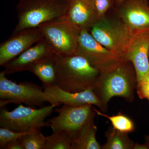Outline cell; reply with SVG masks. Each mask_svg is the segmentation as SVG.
Returning a JSON list of instances; mask_svg holds the SVG:
<instances>
[{
	"label": "cell",
	"instance_id": "1",
	"mask_svg": "<svg viewBox=\"0 0 149 149\" xmlns=\"http://www.w3.org/2000/svg\"><path fill=\"white\" fill-rule=\"evenodd\" d=\"M55 59L56 85L66 92L77 93L93 89L101 73L79 54H55Z\"/></svg>",
	"mask_w": 149,
	"mask_h": 149
},
{
	"label": "cell",
	"instance_id": "2",
	"mask_svg": "<svg viewBox=\"0 0 149 149\" xmlns=\"http://www.w3.org/2000/svg\"><path fill=\"white\" fill-rule=\"evenodd\" d=\"M136 70L132 63L123 60L115 68L101 73L93 91L107 111L108 104L114 97H120L131 102L137 89Z\"/></svg>",
	"mask_w": 149,
	"mask_h": 149
},
{
	"label": "cell",
	"instance_id": "3",
	"mask_svg": "<svg viewBox=\"0 0 149 149\" xmlns=\"http://www.w3.org/2000/svg\"><path fill=\"white\" fill-rule=\"evenodd\" d=\"M68 4L69 0H19L16 6L18 21L12 35L64 17Z\"/></svg>",
	"mask_w": 149,
	"mask_h": 149
},
{
	"label": "cell",
	"instance_id": "4",
	"mask_svg": "<svg viewBox=\"0 0 149 149\" xmlns=\"http://www.w3.org/2000/svg\"><path fill=\"white\" fill-rule=\"evenodd\" d=\"M4 71L0 72V107L8 104H24L28 107H42L45 103L58 106L61 103L53 96L46 93L42 88L30 82L17 84L6 77Z\"/></svg>",
	"mask_w": 149,
	"mask_h": 149
},
{
	"label": "cell",
	"instance_id": "5",
	"mask_svg": "<svg viewBox=\"0 0 149 149\" xmlns=\"http://www.w3.org/2000/svg\"><path fill=\"white\" fill-rule=\"evenodd\" d=\"M55 105L35 108L20 104L13 110L8 111L4 107L1 108L0 127L15 132L27 133L43 127H49L46 118L51 115Z\"/></svg>",
	"mask_w": 149,
	"mask_h": 149
},
{
	"label": "cell",
	"instance_id": "6",
	"mask_svg": "<svg viewBox=\"0 0 149 149\" xmlns=\"http://www.w3.org/2000/svg\"><path fill=\"white\" fill-rule=\"evenodd\" d=\"M89 31L95 40L123 59L132 32L117 16L111 18L106 15Z\"/></svg>",
	"mask_w": 149,
	"mask_h": 149
},
{
	"label": "cell",
	"instance_id": "7",
	"mask_svg": "<svg viewBox=\"0 0 149 149\" xmlns=\"http://www.w3.org/2000/svg\"><path fill=\"white\" fill-rule=\"evenodd\" d=\"M38 27L55 54L68 55L77 52L80 30L65 17L43 23Z\"/></svg>",
	"mask_w": 149,
	"mask_h": 149
},
{
	"label": "cell",
	"instance_id": "8",
	"mask_svg": "<svg viewBox=\"0 0 149 149\" xmlns=\"http://www.w3.org/2000/svg\"><path fill=\"white\" fill-rule=\"evenodd\" d=\"M93 105L88 104L74 106L63 104L61 107L55 108L58 115L47 120L49 127L53 132L65 131L70 135L72 141L83 126L95 118L97 113Z\"/></svg>",
	"mask_w": 149,
	"mask_h": 149
},
{
	"label": "cell",
	"instance_id": "9",
	"mask_svg": "<svg viewBox=\"0 0 149 149\" xmlns=\"http://www.w3.org/2000/svg\"><path fill=\"white\" fill-rule=\"evenodd\" d=\"M76 53L87 59L101 73L113 70L123 60L95 40L87 29L80 30Z\"/></svg>",
	"mask_w": 149,
	"mask_h": 149
},
{
	"label": "cell",
	"instance_id": "10",
	"mask_svg": "<svg viewBox=\"0 0 149 149\" xmlns=\"http://www.w3.org/2000/svg\"><path fill=\"white\" fill-rule=\"evenodd\" d=\"M123 59L133 64L138 85L149 71V27L132 32Z\"/></svg>",
	"mask_w": 149,
	"mask_h": 149
},
{
	"label": "cell",
	"instance_id": "11",
	"mask_svg": "<svg viewBox=\"0 0 149 149\" xmlns=\"http://www.w3.org/2000/svg\"><path fill=\"white\" fill-rule=\"evenodd\" d=\"M43 38L44 35L38 27L11 35L0 45V65L4 66Z\"/></svg>",
	"mask_w": 149,
	"mask_h": 149
},
{
	"label": "cell",
	"instance_id": "12",
	"mask_svg": "<svg viewBox=\"0 0 149 149\" xmlns=\"http://www.w3.org/2000/svg\"><path fill=\"white\" fill-rule=\"evenodd\" d=\"M113 8L118 17L131 32L149 27L148 0H125Z\"/></svg>",
	"mask_w": 149,
	"mask_h": 149
},
{
	"label": "cell",
	"instance_id": "13",
	"mask_svg": "<svg viewBox=\"0 0 149 149\" xmlns=\"http://www.w3.org/2000/svg\"><path fill=\"white\" fill-rule=\"evenodd\" d=\"M52 48L47 41L43 38L35 45L27 49L16 58L9 62L3 67L6 75L28 71L32 65L40 60L54 54Z\"/></svg>",
	"mask_w": 149,
	"mask_h": 149
},
{
	"label": "cell",
	"instance_id": "14",
	"mask_svg": "<svg viewBox=\"0 0 149 149\" xmlns=\"http://www.w3.org/2000/svg\"><path fill=\"white\" fill-rule=\"evenodd\" d=\"M65 18L80 30H90L99 19L93 0H69Z\"/></svg>",
	"mask_w": 149,
	"mask_h": 149
},
{
	"label": "cell",
	"instance_id": "15",
	"mask_svg": "<svg viewBox=\"0 0 149 149\" xmlns=\"http://www.w3.org/2000/svg\"><path fill=\"white\" fill-rule=\"evenodd\" d=\"M44 89L45 92L53 96L62 104L74 106L90 104L98 107L102 111L107 112L101 101L93 92V88L77 93L66 92L56 85L44 87Z\"/></svg>",
	"mask_w": 149,
	"mask_h": 149
},
{
	"label": "cell",
	"instance_id": "16",
	"mask_svg": "<svg viewBox=\"0 0 149 149\" xmlns=\"http://www.w3.org/2000/svg\"><path fill=\"white\" fill-rule=\"evenodd\" d=\"M28 71L40 79L44 88L56 85V68L55 54L37 61L29 68Z\"/></svg>",
	"mask_w": 149,
	"mask_h": 149
},
{
	"label": "cell",
	"instance_id": "17",
	"mask_svg": "<svg viewBox=\"0 0 149 149\" xmlns=\"http://www.w3.org/2000/svg\"><path fill=\"white\" fill-rule=\"evenodd\" d=\"M97 130L93 118L83 126L72 140L71 149H101L102 146L96 139Z\"/></svg>",
	"mask_w": 149,
	"mask_h": 149
},
{
	"label": "cell",
	"instance_id": "18",
	"mask_svg": "<svg viewBox=\"0 0 149 149\" xmlns=\"http://www.w3.org/2000/svg\"><path fill=\"white\" fill-rule=\"evenodd\" d=\"M107 139L101 149H133L135 143L129 138L128 133L121 132L113 126L105 132Z\"/></svg>",
	"mask_w": 149,
	"mask_h": 149
},
{
	"label": "cell",
	"instance_id": "19",
	"mask_svg": "<svg viewBox=\"0 0 149 149\" xmlns=\"http://www.w3.org/2000/svg\"><path fill=\"white\" fill-rule=\"evenodd\" d=\"M72 142V138L68 133L55 131L46 137L44 149H71Z\"/></svg>",
	"mask_w": 149,
	"mask_h": 149
},
{
	"label": "cell",
	"instance_id": "20",
	"mask_svg": "<svg viewBox=\"0 0 149 149\" xmlns=\"http://www.w3.org/2000/svg\"><path fill=\"white\" fill-rule=\"evenodd\" d=\"M94 109L98 115L108 119L111 122L113 127L115 129L121 132L128 133L133 132L135 130V124L133 120L120 112L116 115L109 116L95 109L94 108Z\"/></svg>",
	"mask_w": 149,
	"mask_h": 149
},
{
	"label": "cell",
	"instance_id": "21",
	"mask_svg": "<svg viewBox=\"0 0 149 149\" xmlns=\"http://www.w3.org/2000/svg\"><path fill=\"white\" fill-rule=\"evenodd\" d=\"M40 130H32L19 138L23 149H44L46 137Z\"/></svg>",
	"mask_w": 149,
	"mask_h": 149
},
{
	"label": "cell",
	"instance_id": "22",
	"mask_svg": "<svg viewBox=\"0 0 149 149\" xmlns=\"http://www.w3.org/2000/svg\"><path fill=\"white\" fill-rule=\"evenodd\" d=\"M27 133L15 132L7 128H0V148L5 149L7 144L10 142L19 140Z\"/></svg>",
	"mask_w": 149,
	"mask_h": 149
},
{
	"label": "cell",
	"instance_id": "23",
	"mask_svg": "<svg viewBox=\"0 0 149 149\" xmlns=\"http://www.w3.org/2000/svg\"><path fill=\"white\" fill-rule=\"evenodd\" d=\"M99 19L105 16L108 11L115 6L116 0H93Z\"/></svg>",
	"mask_w": 149,
	"mask_h": 149
},
{
	"label": "cell",
	"instance_id": "24",
	"mask_svg": "<svg viewBox=\"0 0 149 149\" xmlns=\"http://www.w3.org/2000/svg\"><path fill=\"white\" fill-rule=\"evenodd\" d=\"M136 89L140 98L147 99L149 101V71L137 85Z\"/></svg>",
	"mask_w": 149,
	"mask_h": 149
},
{
	"label": "cell",
	"instance_id": "25",
	"mask_svg": "<svg viewBox=\"0 0 149 149\" xmlns=\"http://www.w3.org/2000/svg\"><path fill=\"white\" fill-rule=\"evenodd\" d=\"M5 149H23L19 140L10 142L6 146Z\"/></svg>",
	"mask_w": 149,
	"mask_h": 149
},
{
	"label": "cell",
	"instance_id": "26",
	"mask_svg": "<svg viewBox=\"0 0 149 149\" xmlns=\"http://www.w3.org/2000/svg\"><path fill=\"white\" fill-rule=\"evenodd\" d=\"M133 149H149V145L146 143L143 144L135 143Z\"/></svg>",
	"mask_w": 149,
	"mask_h": 149
},
{
	"label": "cell",
	"instance_id": "27",
	"mask_svg": "<svg viewBox=\"0 0 149 149\" xmlns=\"http://www.w3.org/2000/svg\"><path fill=\"white\" fill-rule=\"evenodd\" d=\"M124 1H125V0H116L115 6V7L118 6H119L120 4H121Z\"/></svg>",
	"mask_w": 149,
	"mask_h": 149
},
{
	"label": "cell",
	"instance_id": "28",
	"mask_svg": "<svg viewBox=\"0 0 149 149\" xmlns=\"http://www.w3.org/2000/svg\"><path fill=\"white\" fill-rule=\"evenodd\" d=\"M145 143L149 145V136H147L145 137Z\"/></svg>",
	"mask_w": 149,
	"mask_h": 149
}]
</instances>
